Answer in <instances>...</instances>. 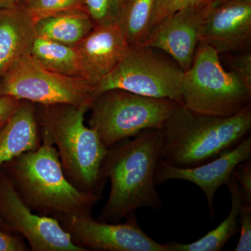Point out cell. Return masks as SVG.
<instances>
[{"instance_id":"6da1fadb","label":"cell","mask_w":251,"mask_h":251,"mask_svg":"<svg viewBox=\"0 0 251 251\" xmlns=\"http://www.w3.org/2000/svg\"><path fill=\"white\" fill-rule=\"evenodd\" d=\"M162 143V128H151L108 148L102 173L110 180V195L97 221L116 224L140 208L161 209L154 173Z\"/></svg>"},{"instance_id":"7a4b0ae2","label":"cell","mask_w":251,"mask_h":251,"mask_svg":"<svg viewBox=\"0 0 251 251\" xmlns=\"http://www.w3.org/2000/svg\"><path fill=\"white\" fill-rule=\"evenodd\" d=\"M1 168L31 211L59 223L92 216L94 207L103 198L79 191L69 182L57 149L48 140L41 139L39 148L21 153Z\"/></svg>"},{"instance_id":"3957f363","label":"cell","mask_w":251,"mask_h":251,"mask_svg":"<svg viewBox=\"0 0 251 251\" xmlns=\"http://www.w3.org/2000/svg\"><path fill=\"white\" fill-rule=\"evenodd\" d=\"M41 139L54 145L66 177L82 192L103 197L107 180L102 163L108 148L94 128L85 125L88 107L35 104Z\"/></svg>"},{"instance_id":"277c9868","label":"cell","mask_w":251,"mask_h":251,"mask_svg":"<svg viewBox=\"0 0 251 251\" xmlns=\"http://www.w3.org/2000/svg\"><path fill=\"white\" fill-rule=\"evenodd\" d=\"M251 129V107L227 117L200 115L182 105L162 128L160 158L172 166L204 164L237 147Z\"/></svg>"},{"instance_id":"5b68a950","label":"cell","mask_w":251,"mask_h":251,"mask_svg":"<svg viewBox=\"0 0 251 251\" xmlns=\"http://www.w3.org/2000/svg\"><path fill=\"white\" fill-rule=\"evenodd\" d=\"M181 97L183 106L200 115L230 117L251 107V90L225 69L215 49L202 43L184 72Z\"/></svg>"},{"instance_id":"8992f818","label":"cell","mask_w":251,"mask_h":251,"mask_svg":"<svg viewBox=\"0 0 251 251\" xmlns=\"http://www.w3.org/2000/svg\"><path fill=\"white\" fill-rule=\"evenodd\" d=\"M180 105L171 99L151 98L113 89L94 99L89 125L110 148L144 130L163 128Z\"/></svg>"},{"instance_id":"52a82bcc","label":"cell","mask_w":251,"mask_h":251,"mask_svg":"<svg viewBox=\"0 0 251 251\" xmlns=\"http://www.w3.org/2000/svg\"><path fill=\"white\" fill-rule=\"evenodd\" d=\"M184 72L160 50L130 47L117 67L96 85L97 97L118 89L156 99H169L183 106L181 85Z\"/></svg>"},{"instance_id":"ba28073f","label":"cell","mask_w":251,"mask_h":251,"mask_svg":"<svg viewBox=\"0 0 251 251\" xmlns=\"http://www.w3.org/2000/svg\"><path fill=\"white\" fill-rule=\"evenodd\" d=\"M0 96L38 105L69 104L90 108L97 92L95 85L84 77L51 72L29 54L19 59L0 80Z\"/></svg>"},{"instance_id":"9c48e42d","label":"cell","mask_w":251,"mask_h":251,"mask_svg":"<svg viewBox=\"0 0 251 251\" xmlns=\"http://www.w3.org/2000/svg\"><path fill=\"white\" fill-rule=\"evenodd\" d=\"M0 218L34 251H87L73 243L59 221L35 214L20 198L9 175L0 170Z\"/></svg>"},{"instance_id":"30bf717a","label":"cell","mask_w":251,"mask_h":251,"mask_svg":"<svg viewBox=\"0 0 251 251\" xmlns=\"http://www.w3.org/2000/svg\"><path fill=\"white\" fill-rule=\"evenodd\" d=\"M136 213L125 223L101 222L88 217L72 218L59 223L74 244L87 251H169L167 244L153 240L140 227Z\"/></svg>"},{"instance_id":"8fae6325","label":"cell","mask_w":251,"mask_h":251,"mask_svg":"<svg viewBox=\"0 0 251 251\" xmlns=\"http://www.w3.org/2000/svg\"><path fill=\"white\" fill-rule=\"evenodd\" d=\"M212 6L213 1L178 10L155 25L142 46L163 51L186 72L192 65L202 28Z\"/></svg>"},{"instance_id":"7c38bea8","label":"cell","mask_w":251,"mask_h":251,"mask_svg":"<svg viewBox=\"0 0 251 251\" xmlns=\"http://www.w3.org/2000/svg\"><path fill=\"white\" fill-rule=\"evenodd\" d=\"M251 158V135H248L235 148L201 166L180 168L168 164L159 158L155 170V184L156 186L170 180L179 179L197 185L205 195L209 211L212 213L217 190L223 185L227 186L236 167Z\"/></svg>"},{"instance_id":"4fadbf2b","label":"cell","mask_w":251,"mask_h":251,"mask_svg":"<svg viewBox=\"0 0 251 251\" xmlns=\"http://www.w3.org/2000/svg\"><path fill=\"white\" fill-rule=\"evenodd\" d=\"M200 43L210 46L219 54L250 50L251 0L213 1Z\"/></svg>"},{"instance_id":"5bb4252c","label":"cell","mask_w":251,"mask_h":251,"mask_svg":"<svg viewBox=\"0 0 251 251\" xmlns=\"http://www.w3.org/2000/svg\"><path fill=\"white\" fill-rule=\"evenodd\" d=\"M75 47L83 77L95 86L117 67L130 49L118 25H96Z\"/></svg>"},{"instance_id":"9a60e30c","label":"cell","mask_w":251,"mask_h":251,"mask_svg":"<svg viewBox=\"0 0 251 251\" xmlns=\"http://www.w3.org/2000/svg\"><path fill=\"white\" fill-rule=\"evenodd\" d=\"M35 26L18 2L0 10V80L19 59L30 54Z\"/></svg>"},{"instance_id":"2e32d148","label":"cell","mask_w":251,"mask_h":251,"mask_svg":"<svg viewBox=\"0 0 251 251\" xmlns=\"http://www.w3.org/2000/svg\"><path fill=\"white\" fill-rule=\"evenodd\" d=\"M41 145L35 104L21 100L14 115L0 130V168L21 153L35 150ZM0 228L11 232L1 218Z\"/></svg>"},{"instance_id":"e0dca14e","label":"cell","mask_w":251,"mask_h":251,"mask_svg":"<svg viewBox=\"0 0 251 251\" xmlns=\"http://www.w3.org/2000/svg\"><path fill=\"white\" fill-rule=\"evenodd\" d=\"M95 26L85 10H73L43 18L36 23L35 28L36 36L76 46Z\"/></svg>"},{"instance_id":"ac0fdd59","label":"cell","mask_w":251,"mask_h":251,"mask_svg":"<svg viewBox=\"0 0 251 251\" xmlns=\"http://www.w3.org/2000/svg\"><path fill=\"white\" fill-rule=\"evenodd\" d=\"M232 204L227 217L219 224L215 229L209 231L201 239L190 244H181L179 242H170L166 244L169 251H220L228 242L229 239L237 233L239 213L243 200L242 195L239 185L233 174L231 176L227 184Z\"/></svg>"},{"instance_id":"d6986e66","label":"cell","mask_w":251,"mask_h":251,"mask_svg":"<svg viewBox=\"0 0 251 251\" xmlns=\"http://www.w3.org/2000/svg\"><path fill=\"white\" fill-rule=\"evenodd\" d=\"M30 54L51 72L67 76L84 77L80 55L75 46L36 36Z\"/></svg>"},{"instance_id":"ffe728a7","label":"cell","mask_w":251,"mask_h":251,"mask_svg":"<svg viewBox=\"0 0 251 251\" xmlns=\"http://www.w3.org/2000/svg\"><path fill=\"white\" fill-rule=\"evenodd\" d=\"M156 0H126L118 25L130 47L143 45L150 31Z\"/></svg>"},{"instance_id":"44dd1931","label":"cell","mask_w":251,"mask_h":251,"mask_svg":"<svg viewBox=\"0 0 251 251\" xmlns=\"http://www.w3.org/2000/svg\"><path fill=\"white\" fill-rule=\"evenodd\" d=\"M36 23L43 18L73 10H85L84 0H19Z\"/></svg>"},{"instance_id":"7402d4cb","label":"cell","mask_w":251,"mask_h":251,"mask_svg":"<svg viewBox=\"0 0 251 251\" xmlns=\"http://www.w3.org/2000/svg\"><path fill=\"white\" fill-rule=\"evenodd\" d=\"M126 0H84L85 11L96 25H118Z\"/></svg>"},{"instance_id":"603a6c76","label":"cell","mask_w":251,"mask_h":251,"mask_svg":"<svg viewBox=\"0 0 251 251\" xmlns=\"http://www.w3.org/2000/svg\"><path fill=\"white\" fill-rule=\"evenodd\" d=\"M213 0H156L151 18L150 30L158 23L161 22L162 20L176 12L178 10L189 6L209 4Z\"/></svg>"},{"instance_id":"cb8c5ba5","label":"cell","mask_w":251,"mask_h":251,"mask_svg":"<svg viewBox=\"0 0 251 251\" xmlns=\"http://www.w3.org/2000/svg\"><path fill=\"white\" fill-rule=\"evenodd\" d=\"M239 80L251 90V51L220 54Z\"/></svg>"},{"instance_id":"d4e9b609","label":"cell","mask_w":251,"mask_h":251,"mask_svg":"<svg viewBox=\"0 0 251 251\" xmlns=\"http://www.w3.org/2000/svg\"><path fill=\"white\" fill-rule=\"evenodd\" d=\"M239 219L240 221V238L234 251H251V204L243 201Z\"/></svg>"},{"instance_id":"484cf974","label":"cell","mask_w":251,"mask_h":251,"mask_svg":"<svg viewBox=\"0 0 251 251\" xmlns=\"http://www.w3.org/2000/svg\"><path fill=\"white\" fill-rule=\"evenodd\" d=\"M239 189L242 195L243 201L251 204V161L239 163L233 172Z\"/></svg>"},{"instance_id":"4316f807","label":"cell","mask_w":251,"mask_h":251,"mask_svg":"<svg viewBox=\"0 0 251 251\" xmlns=\"http://www.w3.org/2000/svg\"><path fill=\"white\" fill-rule=\"evenodd\" d=\"M29 248L21 236L13 235L0 229V251H26Z\"/></svg>"},{"instance_id":"83f0119b","label":"cell","mask_w":251,"mask_h":251,"mask_svg":"<svg viewBox=\"0 0 251 251\" xmlns=\"http://www.w3.org/2000/svg\"><path fill=\"white\" fill-rule=\"evenodd\" d=\"M21 102L14 97L0 96V130L14 115Z\"/></svg>"},{"instance_id":"f1b7e54d","label":"cell","mask_w":251,"mask_h":251,"mask_svg":"<svg viewBox=\"0 0 251 251\" xmlns=\"http://www.w3.org/2000/svg\"><path fill=\"white\" fill-rule=\"evenodd\" d=\"M19 0H0V10L17 4Z\"/></svg>"},{"instance_id":"f546056e","label":"cell","mask_w":251,"mask_h":251,"mask_svg":"<svg viewBox=\"0 0 251 251\" xmlns=\"http://www.w3.org/2000/svg\"><path fill=\"white\" fill-rule=\"evenodd\" d=\"M214 2L220 3V2H224V1H230V0H213Z\"/></svg>"}]
</instances>
